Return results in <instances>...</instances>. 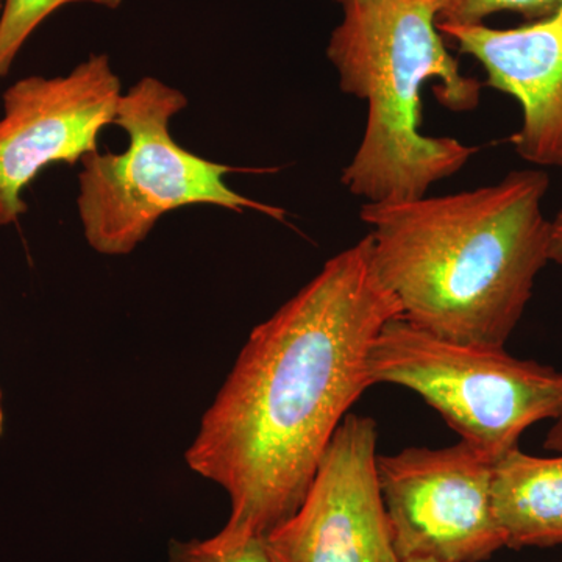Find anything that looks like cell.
I'll return each mask as SVG.
<instances>
[{
    "mask_svg": "<svg viewBox=\"0 0 562 562\" xmlns=\"http://www.w3.org/2000/svg\"><path fill=\"white\" fill-rule=\"evenodd\" d=\"M398 316L368 235L251 330L187 452L191 471L231 497L211 541L265 539L297 512L333 435L372 386L373 341Z\"/></svg>",
    "mask_w": 562,
    "mask_h": 562,
    "instance_id": "cell-1",
    "label": "cell"
},
{
    "mask_svg": "<svg viewBox=\"0 0 562 562\" xmlns=\"http://www.w3.org/2000/svg\"><path fill=\"white\" fill-rule=\"evenodd\" d=\"M550 179L541 169L416 201L362 203L372 265L416 327L482 347H505L550 262Z\"/></svg>",
    "mask_w": 562,
    "mask_h": 562,
    "instance_id": "cell-2",
    "label": "cell"
},
{
    "mask_svg": "<svg viewBox=\"0 0 562 562\" xmlns=\"http://www.w3.org/2000/svg\"><path fill=\"white\" fill-rule=\"evenodd\" d=\"M342 21L327 57L339 88L368 103V124L341 183L364 203L425 198L476 154L450 136L420 132L422 88L454 113L479 106L483 83L464 76L438 29L435 0H339Z\"/></svg>",
    "mask_w": 562,
    "mask_h": 562,
    "instance_id": "cell-3",
    "label": "cell"
},
{
    "mask_svg": "<svg viewBox=\"0 0 562 562\" xmlns=\"http://www.w3.org/2000/svg\"><path fill=\"white\" fill-rule=\"evenodd\" d=\"M187 106L183 92L155 77H143L122 92L114 125L127 133V150H95L80 161L77 209L85 239L98 254H132L165 214L183 206L255 211L286 222V210L228 187L231 173L247 169L206 160L177 144L171 121Z\"/></svg>",
    "mask_w": 562,
    "mask_h": 562,
    "instance_id": "cell-4",
    "label": "cell"
},
{
    "mask_svg": "<svg viewBox=\"0 0 562 562\" xmlns=\"http://www.w3.org/2000/svg\"><path fill=\"white\" fill-rule=\"evenodd\" d=\"M373 384L419 394L461 436L492 460L519 447L536 422L562 408V372L519 360L505 347L452 341L402 316L384 324L368 357Z\"/></svg>",
    "mask_w": 562,
    "mask_h": 562,
    "instance_id": "cell-5",
    "label": "cell"
},
{
    "mask_svg": "<svg viewBox=\"0 0 562 562\" xmlns=\"http://www.w3.org/2000/svg\"><path fill=\"white\" fill-rule=\"evenodd\" d=\"M376 464L401 562H482L505 547L492 512L494 460L482 450L409 447Z\"/></svg>",
    "mask_w": 562,
    "mask_h": 562,
    "instance_id": "cell-6",
    "label": "cell"
},
{
    "mask_svg": "<svg viewBox=\"0 0 562 562\" xmlns=\"http://www.w3.org/2000/svg\"><path fill=\"white\" fill-rule=\"evenodd\" d=\"M379 427L347 414L290 519L265 538L271 562H401L379 479Z\"/></svg>",
    "mask_w": 562,
    "mask_h": 562,
    "instance_id": "cell-7",
    "label": "cell"
},
{
    "mask_svg": "<svg viewBox=\"0 0 562 562\" xmlns=\"http://www.w3.org/2000/svg\"><path fill=\"white\" fill-rule=\"evenodd\" d=\"M122 87L105 54L91 55L66 76H31L3 92L0 117V227L29 206L24 191L47 166L76 165L99 150L116 121Z\"/></svg>",
    "mask_w": 562,
    "mask_h": 562,
    "instance_id": "cell-8",
    "label": "cell"
},
{
    "mask_svg": "<svg viewBox=\"0 0 562 562\" xmlns=\"http://www.w3.org/2000/svg\"><path fill=\"white\" fill-rule=\"evenodd\" d=\"M439 32L486 72V87L519 102L514 150L541 168H562V9L514 29L443 25Z\"/></svg>",
    "mask_w": 562,
    "mask_h": 562,
    "instance_id": "cell-9",
    "label": "cell"
},
{
    "mask_svg": "<svg viewBox=\"0 0 562 562\" xmlns=\"http://www.w3.org/2000/svg\"><path fill=\"white\" fill-rule=\"evenodd\" d=\"M492 512L505 547L562 546V454L542 458L519 447L494 461Z\"/></svg>",
    "mask_w": 562,
    "mask_h": 562,
    "instance_id": "cell-10",
    "label": "cell"
},
{
    "mask_svg": "<svg viewBox=\"0 0 562 562\" xmlns=\"http://www.w3.org/2000/svg\"><path fill=\"white\" fill-rule=\"evenodd\" d=\"M79 2L110 10L122 5V0H3L0 11V79L10 72L22 47L52 13L68 3Z\"/></svg>",
    "mask_w": 562,
    "mask_h": 562,
    "instance_id": "cell-11",
    "label": "cell"
},
{
    "mask_svg": "<svg viewBox=\"0 0 562 562\" xmlns=\"http://www.w3.org/2000/svg\"><path fill=\"white\" fill-rule=\"evenodd\" d=\"M438 24L479 25L497 13H517L528 22L552 16L562 0H435Z\"/></svg>",
    "mask_w": 562,
    "mask_h": 562,
    "instance_id": "cell-12",
    "label": "cell"
},
{
    "mask_svg": "<svg viewBox=\"0 0 562 562\" xmlns=\"http://www.w3.org/2000/svg\"><path fill=\"white\" fill-rule=\"evenodd\" d=\"M168 562H271L266 552L265 539H247V541L221 546L205 541H173L169 549Z\"/></svg>",
    "mask_w": 562,
    "mask_h": 562,
    "instance_id": "cell-13",
    "label": "cell"
},
{
    "mask_svg": "<svg viewBox=\"0 0 562 562\" xmlns=\"http://www.w3.org/2000/svg\"><path fill=\"white\" fill-rule=\"evenodd\" d=\"M550 261L562 265V209L552 221V232H550Z\"/></svg>",
    "mask_w": 562,
    "mask_h": 562,
    "instance_id": "cell-14",
    "label": "cell"
},
{
    "mask_svg": "<svg viewBox=\"0 0 562 562\" xmlns=\"http://www.w3.org/2000/svg\"><path fill=\"white\" fill-rule=\"evenodd\" d=\"M553 420V427L550 428L549 432H547L543 447H546L547 450H553V452L562 453V408L560 414H558Z\"/></svg>",
    "mask_w": 562,
    "mask_h": 562,
    "instance_id": "cell-15",
    "label": "cell"
},
{
    "mask_svg": "<svg viewBox=\"0 0 562 562\" xmlns=\"http://www.w3.org/2000/svg\"><path fill=\"white\" fill-rule=\"evenodd\" d=\"M3 414H2V395H0V432H2Z\"/></svg>",
    "mask_w": 562,
    "mask_h": 562,
    "instance_id": "cell-16",
    "label": "cell"
},
{
    "mask_svg": "<svg viewBox=\"0 0 562 562\" xmlns=\"http://www.w3.org/2000/svg\"><path fill=\"white\" fill-rule=\"evenodd\" d=\"M3 0H0V11H2Z\"/></svg>",
    "mask_w": 562,
    "mask_h": 562,
    "instance_id": "cell-17",
    "label": "cell"
},
{
    "mask_svg": "<svg viewBox=\"0 0 562 562\" xmlns=\"http://www.w3.org/2000/svg\"><path fill=\"white\" fill-rule=\"evenodd\" d=\"M408 562H435V561H408Z\"/></svg>",
    "mask_w": 562,
    "mask_h": 562,
    "instance_id": "cell-18",
    "label": "cell"
},
{
    "mask_svg": "<svg viewBox=\"0 0 562 562\" xmlns=\"http://www.w3.org/2000/svg\"><path fill=\"white\" fill-rule=\"evenodd\" d=\"M336 2H339V0H336Z\"/></svg>",
    "mask_w": 562,
    "mask_h": 562,
    "instance_id": "cell-19",
    "label": "cell"
}]
</instances>
